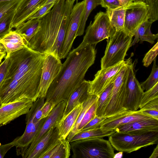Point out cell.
I'll list each match as a JSON object with an SVG mask.
<instances>
[{
  "instance_id": "30",
  "label": "cell",
  "mask_w": 158,
  "mask_h": 158,
  "mask_svg": "<svg viewBox=\"0 0 158 158\" xmlns=\"http://www.w3.org/2000/svg\"><path fill=\"white\" fill-rule=\"evenodd\" d=\"M98 97V96L97 95L91 94L88 98L82 103V110L73 129L66 138L69 142H70L72 138L77 133L79 126L85 113L93 104L97 99Z\"/></svg>"
},
{
  "instance_id": "34",
  "label": "cell",
  "mask_w": 158,
  "mask_h": 158,
  "mask_svg": "<svg viewBox=\"0 0 158 158\" xmlns=\"http://www.w3.org/2000/svg\"><path fill=\"white\" fill-rule=\"evenodd\" d=\"M70 150V143L67 139H61L51 158H69Z\"/></svg>"
},
{
  "instance_id": "35",
  "label": "cell",
  "mask_w": 158,
  "mask_h": 158,
  "mask_svg": "<svg viewBox=\"0 0 158 158\" xmlns=\"http://www.w3.org/2000/svg\"><path fill=\"white\" fill-rule=\"evenodd\" d=\"M139 110L142 113L158 120V98L148 102Z\"/></svg>"
},
{
  "instance_id": "39",
  "label": "cell",
  "mask_w": 158,
  "mask_h": 158,
  "mask_svg": "<svg viewBox=\"0 0 158 158\" xmlns=\"http://www.w3.org/2000/svg\"><path fill=\"white\" fill-rule=\"evenodd\" d=\"M148 9L149 20L153 23L158 19V0H146Z\"/></svg>"
},
{
  "instance_id": "51",
  "label": "cell",
  "mask_w": 158,
  "mask_h": 158,
  "mask_svg": "<svg viewBox=\"0 0 158 158\" xmlns=\"http://www.w3.org/2000/svg\"><path fill=\"white\" fill-rule=\"evenodd\" d=\"M131 2H143L146 4V0H129Z\"/></svg>"
},
{
  "instance_id": "3",
  "label": "cell",
  "mask_w": 158,
  "mask_h": 158,
  "mask_svg": "<svg viewBox=\"0 0 158 158\" xmlns=\"http://www.w3.org/2000/svg\"><path fill=\"white\" fill-rule=\"evenodd\" d=\"M66 0H59L50 11L41 18L40 29L27 46L40 52L48 53L57 36L63 15Z\"/></svg>"
},
{
  "instance_id": "29",
  "label": "cell",
  "mask_w": 158,
  "mask_h": 158,
  "mask_svg": "<svg viewBox=\"0 0 158 158\" xmlns=\"http://www.w3.org/2000/svg\"><path fill=\"white\" fill-rule=\"evenodd\" d=\"M114 82L110 83L98 96L97 100L96 116H104L106 109L111 97Z\"/></svg>"
},
{
  "instance_id": "28",
  "label": "cell",
  "mask_w": 158,
  "mask_h": 158,
  "mask_svg": "<svg viewBox=\"0 0 158 158\" xmlns=\"http://www.w3.org/2000/svg\"><path fill=\"white\" fill-rule=\"evenodd\" d=\"M114 130L106 129L102 127L80 131L76 134L70 142L75 140L90 138H103L109 136L115 132Z\"/></svg>"
},
{
  "instance_id": "36",
  "label": "cell",
  "mask_w": 158,
  "mask_h": 158,
  "mask_svg": "<svg viewBox=\"0 0 158 158\" xmlns=\"http://www.w3.org/2000/svg\"><path fill=\"white\" fill-rule=\"evenodd\" d=\"M157 98H158V82L151 89L144 92L141 97L139 108Z\"/></svg>"
},
{
  "instance_id": "48",
  "label": "cell",
  "mask_w": 158,
  "mask_h": 158,
  "mask_svg": "<svg viewBox=\"0 0 158 158\" xmlns=\"http://www.w3.org/2000/svg\"><path fill=\"white\" fill-rule=\"evenodd\" d=\"M59 0H45L44 2L43 3L42 6V7L43 6L45 5H46L53 3L55 2L56 3Z\"/></svg>"
},
{
  "instance_id": "52",
  "label": "cell",
  "mask_w": 158,
  "mask_h": 158,
  "mask_svg": "<svg viewBox=\"0 0 158 158\" xmlns=\"http://www.w3.org/2000/svg\"><path fill=\"white\" fill-rule=\"evenodd\" d=\"M6 53L0 54V61H2V59L6 56Z\"/></svg>"
},
{
  "instance_id": "31",
  "label": "cell",
  "mask_w": 158,
  "mask_h": 158,
  "mask_svg": "<svg viewBox=\"0 0 158 158\" xmlns=\"http://www.w3.org/2000/svg\"><path fill=\"white\" fill-rule=\"evenodd\" d=\"M100 5V0H85L84 14L81 22L76 34V37L83 35L86 21L91 11L98 6Z\"/></svg>"
},
{
  "instance_id": "23",
  "label": "cell",
  "mask_w": 158,
  "mask_h": 158,
  "mask_svg": "<svg viewBox=\"0 0 158 158\" xmlns=\"http://www.w3.org/2000/svg\"><path fill=\"white\" fill-rule=\"evenodd\" d=\"M82 104L78 105L56 125L61 139H66L72 131L82 109Z\"/></svg>"
},
{
  "instance_id": "24",
  "label": "cell",
  "mask_w": 158,
  "mask_h": 158,
  "mask_svg": "<svg viewBox=\"0 0 158 158\" xmlns=\"http://www.w3.org/2000/svg\"><path fill=\"white\" fill-rule=\"evenodd\" d=\"M40 19L28 20L15 28V31L23 37L27 46L30 40L40 29Z\"/></svg>"
},
{
  "instance_id": "41",
  "label": "cell",
  "mask_w": 158,
  "mask_h": 158,
  "mask_svg": "<svg viewBox=\"0 0 158 158\" xmlns=\"http://www.w3.org/2000/svg\"><path fill=\"white\" fill-rule=\"evenodd\" d=\"M55 3L53 2L43 6L31 15L28 20L31 19L42 18L50 11Z\"/></svg>"
},
{
  "instance_id": "26",
  "label": "cell",
  "mask_w": 158,
  "mask_h": 158,
  "mask_svg": "<svg viewBox=\"0 0 158 158\" xmlns=\"http://www.w3.org/2000/svg\"><path fill=\"white\" fill-rule=\"evenodd\" d=\"M152 23L148 20L140 25L134 34L135 38L130 47L139 41L141 43L143 41H147L152 44L154 43L155 40L158 38V34H154L152 33L151 27Z\"/></svg>"
},
{
  "instance_id": "12",
  "label": "cell",
  "mask_w": 158,
  "mask_h": 158,
  "mask_svg": "<svg viewBox=\"0 0 158 158\" xmlns=\"http://www.w3.org/2000/svg\"><path fill=\"white\" fill-rule=\"evenodd\" d=\"M46 54L42 67L38 98H45L50 85L59 73L62 65L59 57L51 53Z\"/></svg>"
},
{
  "instance_id": "20",
  "label": "cell",
  "mask_w": 158,
  "mask_h": 158,
  "mask_svg": "<svg viewBox=\"0 0 158 158\" xmlns=\"http://www.w3.org/2000/svg\"><path fill=\"white\" fill-rule=\"evenodd\" d=\"M76 0H66L63 15L54 43L48 53L60 58V51L68 29L71 10Z\"/></svg>"
},
{
  "instance_id": "13",
  "label": "cell",
  "mask_w": 158,
  "mask_h": 158,
  "mask_svg": "<svg viewBox=\"0 0 158 158\" xmlns=\"http://www.w3.org/2000/svg\"><path fill=\"white\" fill-rule=\"evenodd\" d=\"M149 19L148 9L145 3L131 2L125 10L123 29L127 33L134 36L140 25Z\"/></svg>"
},
{
  "instance_id": "14",
  "label": "cell",
  "mask_w": 158,
  "mask_h": 158,
  "mask_svg": "<svg viewBox=\"0 0 158 158\" xmlns=\"http://www.w3.org/2000/svg\"><path fill=\"white\" fill-rule=\"evenodd\" d=\"M33 102L28 98L5 104L0 108V127L10 123L22 115L26 114Z\"/></svg>"
},
{
  "instance_id": "49",
  "label": "cell",
  "mask_w": 158,
  "mask_h": 158,
  "mask_svg": "<svg viewBox=\"0 0 158 158\" xmlns=\"http://www.w3.org/2000/svg\"><path fill=\"white\" fill-rule=\"evenodd\" d=\"M5 53H6V48L0 42V54Z\"/></svg>"
},
{
  "instance_id": "37",
  "label": "cell",
  "mask_w": 158,
  "mask_h": 158,
  "mask_svg": "<svg viewBox=\"0 0 158 158\" xmlns=\"http://www.w3.org/2000/svg\"><path fill=\"white\" fill-rule=\"evenodd\" d=\"M22 0L0 2V19L6 14L15 10Z\"/></svg>"
},
{
  "instance_id": "18",
  "label": "cell",
  "mask_w": 158,
  "mask_h": 158,
  "mask_svg": "<svg viewBox=\"0 0 158 158\" xmlns=\"http://www.w3.org/2000/svg\"><path fill=\"white\" fill-rule=\"evenodd\" d=\"M45 0H22L16 8L11 28L18 26L28 20L40 8Z\"/></svg>"
},
{
  "instance_id": "8",
  "label": "cell",
  "mask_w": 158,
  "mask_h": 158,
  "mask_svg": "<svg viewBox=\"0 0 158 158\" xmlns=\"http://www.w3.org/2000/svg\"><path fill=\"white\" fill-rule=\"evenodd\" d=\"M115 32L107 14L100 11L95 16L93 22H90L80 44L95 45L103 40L109 38Z\"/></svg>"
},
{
  "instance_id": "22",
  "label": "cell",
  "mask_w": 158,
  "mask_h": 158,
  "mask_svg": "<svg viewBox=\"0 0 158 158\" xmlns=\"http://www.w3.org/2000/svg\"><path fill=\"white\" fill-rule=\"evenodd\" d=\"M89 81L84 80L79 87L73 92L66 102L62 118L88 98L91 95L89 92Z\"/></svg>"
},
{
  "instance_id": "38",
  "label": "cell",
  "mask_w": 158,
  "mask_h": 158,
  "mask_svg": "<svg viewBox=\"0 0 158 158\" xmlns=\"http://www.w3.org/2000/svg\"><path fill=\"white\" fill-rule=\"evenodd\" d=\"M97 100L93 104L85 113L79 126L77 133L80 131L85 126L96 116Z\"/></svg>"
},
{
  "instance_id": "4",
  "label": "cell",
  "mask_w": 158,
  "mask_h": 158,
  "mask_svg": "<svg viewBox=\"0 0 158 158\" xmlns=\"http://www.w3.org/2000/svg\"><path fill=\"white\" fill-rule=\"evenodd\" d=\"M108 137L109 140L114 149L128 153L158 142V131L115 132Z\"/></svg>"
},
{
  "instance_id": "17",
  "label": "cell",
  "mask_w": 158,
  "mask_h": 158,
  "mask_svg": "<svg viewBox=\"0 0 158 158\" xmlns=\"http://www.w3.org/2000/svg\"><path fill=\"white\" fill-rule=\"evenodd\" d=\"M151 118H152L142 113L139 110L135 111L125 110L114 115L106 118L101 123L100 127L114 130L120 125L137 120Z\"/></svg>"
},
{
  "instance_id": "10",
  "label": "cell",
  "mask_w": 158,
  "mask_h": 158,
  "mask_svg": "<svg viewBox=\"0 0 158 158\" xmlns=\"http://www.w3.org/2000/svg\"><path fill=\"white\" fill-rule=\"evenodd\" d=\"M85 0L77 2L71 10L67 31L61 48L60 59L67 56L70 51L84 14Z\"/></svg>"
},
{
  "instance_id": "55",
  "label": "cell",
  "mask_w": 158,
  "mask_h": 158,
  "mask_svg": "<svg viewBox=\"0 0 158 158\" xmlns=\"http://www.w3.org/2000/svg\"><path fill=\"white\" fill-rule=\"evenodd\" d=\"M1 61H0V63H1Z\"/></svg>"
},
{
  "instance_id": "9",
  "label": "cell",
  "mask_w": 158,
  "mask_h": 158,
  "mask_svg": "<svg viewBox=\"0 0 158 158\" xmlns=\"http://www.w3.org/2000/svg\"><path fill=\"white\" fill-rule=\"evenodd\" d=\"M44 102V98H38L33 102L32 106L26 114V126L24 132L21 136L15 139L17 155L31 143L45 121L47 117L36 123H34L33 121V116L36 111L42 106Z\"/></svg>"
},
{
  "instance_id": "19",
  "label": "cell",
  "mask_w": 158,
  "mask_h": 158,
  "mask_svg": "<svg viewBox=\"0 0 158 158\" xmlns=\"http://www.w3.org/2000/svg\"><path fill=\"white\" fill-rule=\"evenodd\" d=\"M60 139L56 127H52L31 149L21 156L23 158H40L54 143Z\"/></svg>"
},
{
  "instance_id": "5",
  "label": "cell",
  "mask_w": 158,
  "mask_h": 158,
  "mask_svg": "<svg viewBox=\"0 0 158 158\" xmlns=\"http://www.w3.org/2000/svg\"><path fill=\"white\" fill-rule=\"evenodd\" d=\"M73 158H114V148L109 140L101 138L79 139L69 142Z\"/></svg>"
},
{
  "instance_id": "25",
  "label": "cell",
  "mask_w": 158,
  "mask_h": 158,
  "mask_svg": "<svg viewBox=\"0 0 158 158\" xmlns=\"http://www.w3.org/2000/svg\"><path fill=\"white\" fill-rule=\"evenodd\" d=\"M0 42L5 47L7 55H9L27 46L23 37L15 30H11L0 40Z\"/></svg>"
},
{
  "instance_id": "44",
  "label": "cell",
  "mask_w": 158,
  "mask_h": 158,
  "mask_svg": "<svg viewBox=\"0 0 158 158\" xmlns=\"http://www.w3.org/2000/svg\"><path fill=\"white\" fill-rule=\"evenodd\" d=\"M100 5L106 9H114L122 5L118 0H100Z\"/></svg>"
},
{
  "instance_id": "45",
  "label": "cell",
  "mask_w": 158,
  "mask_h": 158,
  "mask_svg": "<svg viewBox=\"0 0 158 158\" xmlns=\"http://www.w3.org/2000/svg\"><path fill=\"white\" fill-rule=\"evenodd\" d=\"M55 106L50 102L45 101L41 108L42 118L47 117Z\"/></svg>"
},
{
  "instance_id": "16",
  "label": "cell",
  "mask_w": 158,
  "mask_h": 158,
  "mask_svg": "<svg viewBox=\"0 0 158 158\" xmlns=\"http://www.w3.org/2000/svg\"><path fill=\"white\" fill-rule=\"evenodd\" d=\"M66 104L65 101L61 102L53 108L32 142L26 148L19 154V155L22 156L25 153L30 150L51 128L56 127L57 123L63 117Z\"/></svg>"
},
{
  "instance_id": "11",
  "label": "cell",
  "mask_w": 158,
  "mask_h": 158,
  "mask_svg": "<svg viewBox=\"0 0 158 158\" xmlns=\"http://www.w3.org/2000/svg\"><path fill=\"white\" fill-rule=\"evenodd\" d=\"M128 59L114 66L101 69L94 75V79L90 81L89 89V94L98 96L111 83L114 81L116 76L126 65Z\"/></svg>"
},
{
  "instance_id": "42",
  "label": "cell",
  "mask_w": 158,
  "mask_h": 158,
  "mask_svg": "<svg viewBox=\"0 0 158 158\" xmlns=\"http://www.w3.org/2000/svg\"><path fill=\"white\" fill-rule=\"evenodd\" d=\"M106 118V117L104 116L98 117L96 116L93 119L85 126L80 131L89 130L100 127L101 123Z\"/></svg>"
},
{
  "instance_id": "15",
  "label": "cell",
  "mask_w": 158,
  "mask_h": 158,
  "mask_svg": "<svg viewBox=\"0 0 158 158\" xmlns=\"http://www.w3.org/2000/svg\"><path fill=\"white\" fill-rule=\"evenodd\" d=\"M144 92L134 72V64L130 66L123 104L126 110L135 111L139 108L141 96Z\"/></svg>"
},
{
  "instance_id": "47",
  "label": "cell",
  "mask_w": 158,
  "mask_h": 158,
  "mask_svg": "<svg viewBox=\"0 0 158 158\" xmlns=\"http://www.w3.org/2000/svg\"><path fill=\"white\" fill-rule=\"evenodd\" d=\"M158 156V145L157 144L156 147L154 149L153 152L149 157V158H157Z\"/></svg>"
},
{
  "instance_id": "40",
  "label": "cell",
  "mask_w": 158,
  "mask_h": 158,
  "mask_svg": "<svg viewBox=\"0 0 158 158\" xmlns=\"http://www.w3.org/2000/svg\"><path fill=\"white\" fill-rule=\"evenodd\" d=\"M158 52V42L146 54L143 60V65L148 67L156 58Z\"/></svg>"
},
{
  "instance_id": "27",
  "label": "cell",
  "mask_w": 158,
  "mask_h": 158,
  "mask_svg": "<svg viewBox=\"0 0 158 158\" xmlns=\"http://www.w3.org/2000/svg\"><path fill=\"white\" fill-rule=\"evenodd\" d=\"M131 2H132L114 9H106V12L107 14L116 31H118L123 29L125 10L127 6Z\"/></svg>"
},
{
  "instance_id": "33",
  "label": "cell",
  "mask_w": 158,
  "mask_h": 158,
  "mask_svg": "<svg viewBox=\"0 0 158 158\" xmlns=\"http://www.w3.org/2000/svg\"><path fill=\"white\" fill-rule=\"evenodd\" d=\"M15 10L7 13L0 19V40L11 30V25Z\"/></svg>"
},
{
  "instance_id": "1",
  "label": "cell",
  "mask_w": 158,
  "mask_h": 158,
  "mask_svg": "<svg viewBox=\"0 0 158 158\" xmlns=\"http://www.w3.org/2000/svg\"><path fill=\"white\" fill-rule=\"evenodd\" d=\"M46 53L27 46L10 54L6 77L0 85L3 106L23 98H38L42 69Z\"/></svg>"
},
{
  "instance_id": "46",
  "label": "cell",
  "mask_w": 158,
  "mask_h": 158,
  "mask_svg": "<svg viewBox=\"0 0 158 158\" xmlns=\"http://www.w3.org/2000/svg\"><path fill=\"white\" fill-rule=\"evenodd\" d=\"M15 146V139L11 142L5 144H2L0 143V158H3L7 152Z\"/></svg>"
},
{
  "instance_id": "2",
  "label": "cell",
  "mask_w": 158,
  "mask_h": 158,
  "mask_svg": "<svg viewBox=\"0 0 158 158\" xmlns=\"http://www.w3.org/2000/svg\"><path fill=\"white\" fill-rule=\"evenodd\" d=\"M96 51L93 45L80 44L71 51L48 90L45 101L56 106L67 102L81 85L89 68L94 63Z\"/></svg>"
},
{
  "instance_id": "53",
  "label": "cell",
  "mask_w": 158,
  "mask_h": 158,
  "mask_svg": "<svg viewBox=\"0 0 158 158\" xmlns=\"http://www.w3.org/2000/svg\"><path fill=\"white\" fill-rule=\"evenodd\" d=\"M3 106V104L1 100V99L0 98V108H1Z\"/></svg>"
},
{
  "instance_id": "43",
  "label": "cell",
  "mask_w": 158,
  "mask_h": 158,
  "mask_svg": "<svg viewBox=\"0 0 158 158\" xmlns=\"http://www.w3.org/2000/svg\"><path fill=\"white\" fill-rule=\"evenodd\" d=\"M0 64V85L6 77L9 63V55H6Z\"/></svg>"
},
{
  "instance_id": "7",
  "label": "cell",
  "mask_w": 158,
  "mask_h": 158,
  "mask_svg": "<svg viewBox=\"0 0 158 158\" xmlns=\"http://www.w3.org/2000/svg\"><path fill=\"white\" fill-rule=\"evenodd\" d=\"M132 63L131 58L119 72L113 84L111 97L105 111L104 116L114 115L125 110L123 107L125 98L127 84L130 66Z\"/></svg>"
},
{
  "instance_id": "54",
  "label": "cell",
  "mask_w": 158,
  "mask_h": 158,
  "mask_svg": "<svg viewBox=\"0 0 158 158\" xmlns=\"http://www.w3.org/2000/svg\"><path fill=\"white\" fill-rule=\"evenodd\" d=\"M12 0H0V2H6V1H12Z\"/></svg>"
},
{
  "instance_id": "6",
  "label": "cell",
  "mask_w": 158,
  "mask_h": 158,
  "mask_svg": "<svg viewBox=\"0 0 158 158\" xmlns=\"http://www.w3.org/2000/svg\"><path fill=\"white\" fill-rule=\"evenodd\" d=\"M133 36L123 29L116 31L109 39H107L105 54L101 61V69L114 66L124 60Z\"/></svg>"
},
{
  "instance_id": "32",
  "label": "cell",
  "mask_w": 158,
  "mask_h": 158,
  "mask_svg": "<svg viewBox=\"0 0 158 158\" xmlns=\"http://www.w3.org/2000/svg\"><path fill=\"white\" fill-rule=\"evenodd\" d=\"M158 82V67L156 64V58L153 60L152 72L147 79L140 84L142 89L147 91Z\"/></svg>"
},
{
  "instance_id": "21",
  "label": "cell",
  "mask_w": 158,
  "mask_h": 158,
  "mask_svg": "<svg viewBox=\"0 0 158 158\" xmlns=\"http://www.w3.org/2000/svg\"><path fill=\"white\" fill-rule=\"evenodd\" d=\"M114 130L115 132H119L158 131V120L151 118L137 120L119 126Z\"/></svg>"
},
{
  "instance_id": "50",
  "label": "cell",
  "mask_w": 158,
  "mask_h": 158,
  "mask_svg": "<svg viewBox=\"0 0 158 158\" xmlns=\"http://www.w3.org/2000/svg\"><path fill=\"white\" fill-rule=\"evenodd\" d=\"M120 3L122 5H127L129 3L131 2L129 1V0H118Z\"/></svg>"
}]
</instances>
